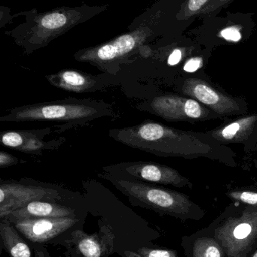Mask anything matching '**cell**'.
<instances>
[{"instance_id":"obj_1","label":"cell","mask_w":257,"mask_h":257,"mask_svg":"<svg viewBox=\"0 0 257 257\" xmlns=\"http://www.w3.org/2000/svg\"><path fill=\"white\" fill-rule=\"evenodd\" d=\"M109 136L116 142L154 155L186 159L210 157L220 147L205 136L169 127L153 121L112 128Z\"/></svg>"},{"instance_id":"obj_2","label":"cell","mask_w":257,"mask_h":257,"mask_svg":"<svg viewBox=\"0 0 257 257\" xmlns=\"http://www.w3.org/2000/svg\"><path fill=\"white\" fill-rule=\"evenodd\" d=\"M107 5L57 8L38 13L36 9L21 12L25 21L6 34L13 38L17 45L30 54L48 45L56 38L62 36L78 24L85 22L104 12Z\"/></svg>"},{"instance_id":"obj_3","label":"cell","mask_w":257,"mask_h":257,"mask_svg":"<svg viewBox=\"0 0 257 257\" xmlns=\"http://www.w3.org/2000/svg\"><path fill=\"white\" fill-rule=\"evenodd\" d=\"M115 117L112 105L104 101L69 98L12 108L0 117V122L63 123L61 128H66L84 126L102 117Z\"/></svg>"},{"instance_id":"obj_4","label":"cell","mask_w":257,"mask_h":257,"mask_svg":"<svg viewBox=\"0 0 257 257\" xmlns=\"http://www.w3.org/2000/svg\"><path fill=\"white\" fill-rule=\"evenodd\" d=\"M99 175L126 196L133 206L152 210L161 215L172 216L181 220L196 218L197 206L183 193L149 183L116 178L107 172Z\"/></svg>"},{"instance_id":"obj_5","label":"cell","mask_w":257,"mask_h":257,"mask_svg":"<svg viewBox=\"0 0 257 257\" xmlns=\"http://www.w3.org/2000/svg\"><path fill=\"white\" fill-rule=\"evenodd\" d=\"M149 36L148 29L140 27L96 46L79 50L74 54V58L95 66L102 72L115 74L122 63H126L141 48Z\"/></svg>"},{"instance_id":"obj_6","label":"cell","mask_w":257,"mask_h":257,"mask_svg":"<svg viewBox=\"0 0 257 257\" xmlns=\"http://www.w3.org/2000/svg\"><path fill=\"white\" fill-rule=\"evenodd\" d=\"M226 257H247L257 244V208L247 207L225 219L214 234Z\"/></svg>"},{"instance_id":"obj_7","label":"cell","mask_w":257,"mask_h":257,"mask_svg":"<svg viewBox=\"0 0 257 257\" xmlns=\"http://www.w3.org/2000/svg\"><path fill=\"white\" fill-rule=\"evenodd\" d=\"M0 181V219L11 211L35 201L60 202L63 193L56 186L45 183Z\"/></svg>"},{"instance_id":"obj_8","label":"cell","mask_w":257,"mask_h":257,"mask_svg":"<svg viewBox=\"0 0 257 257\" xmlns=\"http://www.w3.org/2000/svg\"><path fill=\"white\" fill-rule=\"evenodd\" d=\"M104 172L116 178L136 180L146 183L183 187L190 184L178 171L153 162H124L103 168Z\"/></svg>"},{"instance_id":"obj_9","label":"cell","mask_w":257,"mask_h":257,"mask_svg":"<svg viewBox=\"0 0 257 257\" xmlns=\"http://www.w3.org/2000/svg\"><path fill=\"white\" fill-rule=\"evenodd\" d=\"M75 217L26 219L12 222L15 229L32 244H48L72 229L78 223Z\"/></svg>"},{"instance_id":"obj_10","label":"cell","mask_w":257,"mask_h":257,"mask_svg":"<svg viewBox=\"0 0 257 257\" xmlns=\"http://www.w3.org/2000/svg\"><path fill=\"white\" fill-rule=\"evenodd\" d=\"M145 108L139 109L149 111L167 121L199 120L206 117L208 111L197 101L181 96L167 95L154 98Z\"/></svg>"},{"instance_id":"obj_11","label":"cell","mask_w":257,"mask_h":257,"mask_svg":"<svg viewBox=\"0 0 257 257\" xmlns=\"http://www.w3.org/2000/svg\"><path fill=\"white\" fill-rule=\"evenodd\" d=\"M52 130L53 128L47 127L3 131L0 133L1 142L6 148L20 152L42 155L45 151L57 149L66 141L63 137L45 140Z\"/></svg>"},{"instance_id":"obj_12","label":"cell","mask_w":257,"mask_h":257,"mask_svg":"<svg viewBox=\"0 0 257 257\" xmlns=\"http://www.w3.org/2000/svg\"><path fill=\"white\" fill-rule=\"evenodd\" d=\"M183 93L209 107L220 115L241 112L239 104L229 96L214 90L208 83L198 78H189L184 81Z\"/></svg>"},{"instance_id":"obj_13","label":"cell","mask_w":257,"mask_h":257,"mask_svg":"<svg viewBox=\"0 0 257 257\" xmlns=\"http://www.w3.org/2000/svg\"><path fill=\"white\" fill-rule=\"evenodd\" d=\"M114 241V234L108 225H104L99 232L92 235L80 229L71 233L70 243L81 257H108L113 253Z\"/></svg>"},{"instance_id":"obj_14","label":"cell","mask_w":257,"mask_h":257,"mask_svg":"<svg viewBox=\"0 0 257 257\" xmlns=\"http://www.w3.org/2000/svg\"><path fill=\"white\" fill-rule=\"evenodd\" d=\"M45 78L54 87L75 93H92L102 90L106 86L102 78L73 69H64L46 75Z\"/></svg>"},{"instance_id":"obj_15","label":"cell","mask_w":257,"mask_h":257,"mask_svg":"<svg viewBox=\"0 0 257 257\" xmlns=\"http://www.w3.org/2000/svg\"><path fill=\"white\" fill-rule=\"evenodd\" d=\"M75 210L59 202L35 201L21 208L11 211L1 220L9 222L26 219L50 218V217H75Z\"/></svg>"},{"instance_id":"obj_16","label":"cell","mask_w":257,"mask_h":257,"mask_svg":"<svg viewBox=\"0 0 257 257\" xmlns=\"http://www.w3.org/2000/svg\"><path fill=\"white\" fill-rule=\"evenodd\" d=\"M0 237L2 247L9 257H34L27 241L9 220H1Z\"/></svg>"},{"instance_id":"obj_17","label":"cell","mask_w":257,"mask_h":257,"mask_svg":"<svg viewBox=\"0 0 257 257\" xmlns=\"http://www.w3.org/2000/svg\"><path fill=\"white\" fill-rule=\"evenodd\" d=\"M257 116L252 115L236 120L225 127L211 132V137L222 142H238L244 140L253 132Z\"/></svg>"},{"instance_id":"obj_18","label":"cell","mask_w":257,"mask_h":257,"mask_svg":"<svg viewBox=\"0 0 257 257\" xmlns=\"http://www.w3.org/2000/svg\"><path fill=\"white\" fill-rule=\"evenodd\" d=\"M223 250L215 238L202 237L195 241L193 257H223Z\"/></svg>"},{"instance_id":"obj_19","label":"cell","mask_w":257,"mask_h":257,"mask_svg":"<svg viewBox=\"0 0 257 257\" xmlns=\"http://www.w3.org/2000/svg\"><path fill=\"white\" fill-rule=\"evenodd\" d=\"M229 197L238 202L257 208V193L253 191H233L228 194Z\"/></svg>"},{"instance_id":"obj_20","label":"cell","mask_w":257,"mask_h":257,"mask_svg":"<svg viewBox=\"0 0 257 257\" xmlns=\"http://www.w3.org/2000/svg\"><path fill=\"white\" fill-rule=\"evenodd\" d=\"M137 252L143 257H177L176 253L173 250L142 247L137 250Z\"/></svg>"},{"instance_id":"obj_21","label":"cell","mask_w":257,"mask_h":257,"mask_svg":"<svg viewBox=\"0 0 257 257\" xmlns=\"http://www.w3.org/2000/svg\"><path fill=\"white\" fill-rule=\"evenodd\" d=\"M20 163H21V160L18 157H15L9 153L5 152V151H0V168L1 169L15 166V165L19 164Z\"/></svg>"},{"instance_id":"obj_22","label":"cell","mask_w":257,"mask_h":257,"mask_svg":"<svg viewBox=\"0 0 257 257\" xmlns=\"http://www.w3.org/2000/svg\"><path fill=\"white\" fill-rule=\"evenodd\" d=\"M222 37L225 39L233 42H238L241 39V35L239 30L235 27H229V28L225 29L221 32Z\"/></svg>"},{"instance_id":"obj_23","label":"cell","mask_w":257,"mask_h":257,"mask_svg":"<svg viewBox=\"0 0 257 257\" xmlns=\"http://www.w3.org/2000/svg\"><path fill=\"white\" fill-rule=\"evenodd\" d=\"M202 66V58L194 57L190 59L184 66V70L187 72H194Z\"/></svg>"},{"instance_id":"obj_24","label":"cell","mask_w":257,"mask_h":257,"mask_svg":"<svg viewBox=\"0 0 257 257\" xmlns=\"http://www.w3.org/2000/svg\"><path fill=\"white\" fill-rule=\"evenodd\" d=\"M31 247L34 257H51L42 244H32Z\"/></svg>"},{"instance_id":"obj_25","label":"cell","mask_w":257,"mask_h":257,"mask_svg":"<svg viewBox=\"0 0 257 257\" xmlns=\"http://www.w3.org/2000/svg\"><path fill=\"white\" fill-rule=\"evenodd\" d=\"M181 57H182V53H181V50H174L170 54V57H169L168 61H167L168 64L170 66H175V65L178 64L181 61Z\"/></svg>"},{"instance_id":"obj_26","label":"cell","mask_w":257,"mask_h":257,"mask_svg":"<svg viewBox=\"0 0 257 257\" xmlns=\"http://www.w3.org/2000/svg\"><path fill=\"white\" fill-rule=\"evenodd\" d=\"M208 0H189L188 9L190 12H197Z\"/></svg>"},{"instance_id":"obj_27","label":"cell","mask_w":257,"mask_h":257,"mask_svg":"<svg viewBox=\"0 0 257 257\" xmlns=\"http://www.w3.org/2000/svg\"><path fill=\"white\" fill-rule=\"evenodd\" d=\"M124 254H125V257H143L140 256V255L139 254V253H137V251H125Z\"/></svg>"},{"instance_id":"obj_28","label":"cell","mask_w":257,"mask_h":257,"mask_svg":"<svg viewBox=\"0 0 257 257\" xmlns=\"http://www.w3.org/2000/svg\"><path fill=\"white\" fill-rule=\"evenodd\" d=\"M251 257H257V250L256 253H255L254 254H253Z\"/></svg>"}]
</instances>
